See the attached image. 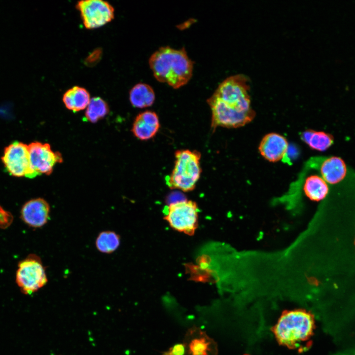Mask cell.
I'll list each match as a JSON object with an SVG mask.
<instances>
[{
	"mask_svg": "<svg viewBox=\"0 0 355 355\" xmlns=\"http://www.w3.org/2000/svg\"><path fill=\"white\" fill-rule=\"evenodd\" d=\"M248 78L243 74L231 75L218 86L207 102L212 112L211 128H236L251 122L255 112L251 106Z\"/></svg>",
	"mask_w": 355,
	"mask_h": 355,
	"instance_id": "cell-1",
	"label": "cell"
},
{
	"mask_svg": "<svg viewBox=\"0 0 355 355\" xmlns=\"http://www.w3.org/2000/svg\"><path fill=\"white\" fill-rule=\"evenodd\" d=\"M149 65L157 81L174 89L185 85L192 76L193 62L184 48L161 47L151 55Z\"/></svg>",
	"mask_w": 355,
	"mask_h": 355,
	"instance_id": "cell-2",
	"label": "cell"
},
{
	"mask_svg": "<svg viewBox=\"0 0 355 355\" xmlns=\"http://www.w3.org/2000/svg\"><path fill=\"white\" fill-rule=\"evenodd\" d=\"M314 328L313 315L304 309H295L284 311L272 332L280 345L295 349L310 339Z\"/></svg>",
	"mask_w": 355,
	"mask_h": 355,
	"instance_id": "cell-3",
	"label": "cell"
},
{
	"mask_svg": "<svg viewBox=\"0 0 355 355\" xmlns=\"http://www.w3.org/2000/svg\"><path fill=\"white\" fill-rule=\"evenodd\" d=\"M175 157L174 167L167 178V185L183 192L194 190L202 173L201 153L196 150L180 149L176 151Z\"/></svg>",
	"mask_w": 355,
	"mask_h": 355,
	"instance_id": "cell-4",
	"label": "cell"
},
{
	"mask_svg": "<svg viewBox=\"0 0 355 355\" xmlns=\"http://www.w3.org/2000/svg\"><path fill=\"white\" fill-rule=\"evenodd\" d=\"M18 266L16 282L24 294H31L47 284L45 268L40 258L36 254H29Z\"/></svg>",
	"mask_w": 355,
	"mask_h": 355,
	"instance_id": "cell-5",
	"label": "cell"
},
{
	"mask_svg": "<svg viewBox=\"0 0 355 355\" xmlns=\"http://www.w3.org/2000/svg\"><path fill=\"white\" fill-rule=\"evenodd\" d=\"M198 218L197 203L187 200L169 205L164 217L172 228L189 236L197 228Z\"/></svg>",
	"mask_w": 355,
	"mask_h": 355,
	"instance_id": "cell-6",
	"label": "cell"
},
{
	"mask_svg": "<svg viewBox=\"0 0 355 355\" xmlns=\"http://www.w3.org/2000/svg\"><path fill=\"white\" fill-rule=\"evenodd\" d=\"M1 160L5 170L11 176L36 177L31 168L28 146L21 142L15 141L6 147Z\"/></svg>",
	"mask_w": 355,
	"mask_h": 355,
	"instance_id": "cell-7",
	"label": "cell"
},
{
	"mask_svg": "<svg viewBox=\"0 0 355 355\" xmlns=\"http://www.w3.org/2000/svg\"><path fill=\"white\" fill-rule=\"evenodd\" d=\"M76 8L80 12L85 27L87 29L100 28L114 18L113 7L102 0H85L77 2Z\"/></svg>",
	"mask_w": 355,
	"mask_h": 355,
	"instance_id": "cell-8",
	"label": "cell"
},
{
	"mask_svg": "<svg viewBox=\"0 0 355 355\" xmlns=\"http://www.w3.org/2000/svg\"><path fill=\"white\" fill-rule=\"evenodd\" d=\"M28 146L31 168L36 176L50 175L54 166L63 161L61 154L53 151L48 143L35 142Z\"/></svg>",
	"mask_w": 355,
	"mask_h": 355,
	"instance_id": "cell-9",
	"label": "cell"
},
{
	"mask_svg": "<svg viewBox=\"0 0 355 355\" xmlns=\"http://www.w3.org/2000/svg\"><path fill=\"white\" fill-rule=\"evenodd\" d=\"M183 343L184 355H217L216 342L198 327L193 326L187 331Z\"/></svg>",
	"mask_w": 355,
	"mask_h": 355,
	"instance_id": "cell-10",
	"label": "cell"
},
{
	"mask_svg": "<svg viewBox=\"0 0 355 355\" xmlns=\"http://www.w3.org/2000/svg\"><path fill=\"white\" fill-rule=\"evenodd\" d=\"M50 209L49 204L44 199H33L27 202L22 207L21 218L29 226L40 228L49 220Z\"/></svg>",
	"mask_w": 355,
	"mask_h": 355,
	"instance_id": "cell-11",
	"label": "cell"
},
{
	"mask_svg": "<svg viewBox=\"0 0 355 355\" xmlns=\"http://www.w3.org/2000/svg\"><path fill=\"white\" fill-rule=\"evenodd\" d=\"M288 147V142L284 136L272 132L264 136L258 149L260 155L265 159L271 162H277L284 157Z\"/></svg>",
	"mask_w": 355,
	"mask_h": 355,
	"instance_id": "cell-12",
	"label": "cell"
},
{
	"mask_svg": "<svg viewBox=\"0 0 355 355\" xmlns=\"http://www.w3.org/2000/svg\"><path fill=\"white\" fill-rule=\"evenodd\" d=\"M159 128L160 122L157 113L153 111L146 110L136 116L132 131L138 139L147 141L155 137Z\"/></svg>",
	"mask_w": 355,
	"mask_h": 355,
	"instance_id": "cell-13",
	"label": "cell"
},
{
	"mask_svg": "<svg viewBox=\"0 0 355 355\" xmlns=\"http://www.w3.org/2000/svg\"><path fill=\"white\" fill-rule=\"evenodd\" d=\"M320 172L322 178L326 182L336 184L345 178L347 168L342 159L333 156L327 158L322 162Z\"/></svg>",
	"mask_w": 355,
	"mask_h": 355,
	"instance_id": "cell-14",
	"label": "cell"
},
{
	"mask_svg": "<svg viewBox=\"0 0 355 355\" xmlns=\"http://www.w3.org/2000/svg\"><path fill=\"white\" fill-rule=\"evenodd\" d=\"M90 100L88 91L84 88L78 86L68 90L63 97L65 106L73 112L84 109L87 107Z\"/></svg>",
	"mask_w": 355,
	"mask_h": 355,
	"instance_id": "cell-15",
	"label": "cell"
},
{
	"mask_svg": "<svg viewBox=\"0 0 355 355\" xmlns=\"http://www.w3.org/2000/svg\"><path fill=\"white\" fill-rule=\"evenodd\" d=\"M129 99L134 107L142 108L153 105L155 99V95L150 85L146 83H139L131 89Z\"/></svg>",
	"mask_w": 355,
	"mask_h": 355,
	"instance_id": "cell-16",
	"label": "cell"
},
{
	"mask_svg": "<svg viewBox=\"0 0 355 355\" xmlns=\"http://www.w3.org/2000/svg\"><path fill=\"white\" fill-rule=\"evenodd\" d=\"M303 190L310 200L319 201L324 198L328 192V186L323 178L318 175L308 177L304 182Z\"/></svg>",
	"mask_w": 355,
	"mask_h": 355,
	"instance_id": "cell-17",
	"label": "cell"
},
{
	"mask_svg": "<svg viewBox=\"0 0 355 355\" xmlns=\"http://www.w3.org/2000/svg\"><path fill=\"white\" fill-rule=\"evenodd\" d=\"M300 137L311 149L318 151L326 150L333 143V138L331 135L312 129L303 131Z\"/></svg>",
	"mask_w": 355,
	"mask_h": 355,
	"instance_id": "cell-18",
	"label": "cell"
},
{
	"mask_svg": "<svg viewBox=\"0 0 355 355\" xmlns=\"http://www.w3.org/2000/svg\"><path fill=\"white\" fill-rule=\"evenodd\" d=\"M120 238L118 234L112 231L101 232L96 239L95 245L101 252L109 254L113 252L119 247Z\"/></svg>",
	"mask_w": 355,
	"mask_h": 355,
	"instance_id": "cell-19",
	"label": "cell"
},
{
	"mask_svg": "<svg viewBox=\"0 0 355 355\" xmlns=\"http://www.w3.org/2000/svg\"><path fill=\"white\" fill-rule=\"evenodd\" d=\"M86 108L85 116L87 120L91 123L98 122L109 111L107 104L99 97L91 98Z\"/></svg>",
	"mask_w": 355,
	"mask_h": 355,
	"instance_id": "cell-20",
	"label": "cell"
},
{
	"mask_svg": "<svg viewBox=\"0 0 355 355\" xmlns=\"http://www.w3.org/2000/svg\"><path fill=\"white\" fill-rule=\"evenodd\" d=\"M13 216L11 213L5 210L0 205V228L6 229L12 223Z\"/></svg>",
	"mask_w": 355,
	"mask_h": 355,
	"instance_id": "cell-21",
	"label": "cell"
},
{
	"mask_svg": "<svg viewBox=\"0 0 355 355\" xmlns=\"http://www.w3.org/2000/svg\"><path fill=\"white\" fill-rule=\"evenodd\" d=\"M185 353V348L182 343L174 344L168 350L163 352L161 355H184Z\"/></svg>",
	"mask_w": 355,
	"mask_h": 355,
	"instance_id": "cell-22",
	"label": "cell"
},
{
	"mask_svg": "<svg viewBox=\"0 0 355 355\" xmlns=\"http://www.w3.org/2000/svg\"><path fill=\"white\" fill-rule=\"evenodd\" d=\"M175 199H176L177 202L186 200L181 194H172L168 198L169 205L175 203Z\"/></svg>",
	"mask_w": 355,
	"mask_h": 355,
	"instance_id": "cell-23",
	"label": "cell"
}]
</instances>
